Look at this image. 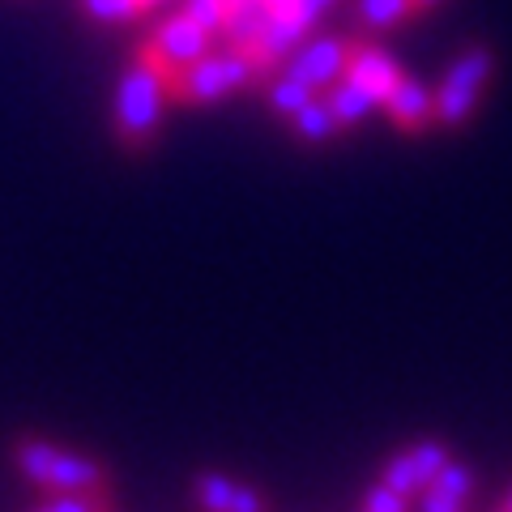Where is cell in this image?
I'll return each mask as SVG.
<instances>
[{
	"mask_svg": "<svg viewBox=\"0 0 512 512\" xmlns=\"http://www.w3.org/2000/svg\"><path fill=\"white\" fill-rule=\"evenodd\" d=\"M431 5H440V0H410V9H414V18H419V13H427Z\"/></svg>",
	"mask_w": 512,
	"mask_h": 512,
	"instance_id": "cell-20",
	"label": "cell"
},
{
	"mask_svg": "<svg viewBox=\"0 0 512 512\" xmlns=\"http://www.w3.org/2000/svg\"><path fill=\"white\" fill-rule=\"evenodd\" d=\"M491 77H495V52H491V47L487 43L461 47L457 60L444 69L440 86L431 90V94H436V128L461 133V128L474 120V111L483 107Z\"/></svg>",
	"mask_w": 512,
	"mask_h": 512,
	"instance_id": "cell-3",
	"label": "cell"
},
{
	"mask_svg": "<svg viewBox=\"0 0 512 512\" xmlns=\"http://www.w3.org/2000/svg\"><path fill=\"white\" fill-rule=\"evenodd\" d=\"M82 13L99 26H128L146 13V0H82Z\"/></svg>",
	"mask_w": 512,
	"mask_h": 512,
	"instance_id": "cell-16",
	"label": "cell"
},
{
	"mask_svg": "<svg viewBox=\"0 0 512 512\" xmlns=\"http://www.w3.org/2000/svg\"><path fill=\"white\" fill-rule=\"evenodd\" d=\"M167 73L158 69L150 56H133L128 69L116 86V107H111V133H116V146L137 158L146 154L158 141V128H163V111H167Z\"/></svg>",
	"mask_w": 512,
	"mask_h": 512,
	"instance_id": "cell-1",
	"label": "cell"
},
{
	"mask_svg": "<svg viewBox=\"0 0 512 512\" xmlns=\"http://www.w3.org/2000/svg\"><path fill=\"white\" fill-rule=\"evenodd\" d=\"M448 461H453V453H448L444 440H419V444H410V448H402V453H393L389 461H384L380 483L402 491V495H419Z\"/></svg>",
	"mask_w": 512,
	"mask_h": 512,
	"instance_id": "cell-7",
	"label": "cell"
},
{
	"mask_svg": "<svg viewBox=\"0 0 512 512\" xmlns=\"http://www.w3.org/2000/svg\"><path fill=\"white\" fill-rule=\"evenodd\" d=\"M355 18L363 26V35H389V30L406 26L414 18V9H410V0H359Z\"/></svg>",
	"mask_w": 512,
	"mask_h": 512,
	"instance_id": "cell-15",
	"label": "cell"
},
{
	"mask_svg": "<svg viewBox=\"0 0 512 512\" xmlns=\"http://www.w3.org/2000/svg\"><path fill=\"white\" fill-rule=\"evenodd\" d=\"M291 133H295L299 146H329V141L342 133V124H338V116L329 111L325 94H316L308 107L291 116Z\"/></svg>",
	"mask_w": 512,
	"mask_h": 512,
	"instance_id": "cell-13",
	"label": "cell"
},
{
	"mask_svg": "<svg viewBox=\"0 0 512 512\" xmlns=\"http://www.w3.org/2000/svg\"><path fill=\"white\" fill-rule=\"evenodd\" d=\"M214 35L205 26H197L188 18V13H171V18L154 30V35L137 47L141 56H150L163 73H175V69H184V64L192 60H201V56H210L214 52Z\"/></svg>",
	"mask_w": 512,
	"mask_h": 512,
	"instance_id": "cell-5",
	"label": "cell"
},
{
	"mask_svg": "<svg viewBox=\"0 0 512 512\" xmlns=\"http://www.w3.org/2000/svg\"><path fill=\"white\" fill-rule=\"evenodd\" d=\"M342 77L359 82L363 90H372L376 99L384 103V99H389V90L402 82L406 73H402V64L384 52L376 39H350V60H346V73Z\"/></svg>",
	"mask_w": 512,
	"mask_h": 512,
	"instance_id": "cell-10",
	"label": "cell"
},
{
	"mask_svg": "<svg viewBox=\"0 0 512 512\" xmlns=\"http://www.w3.org/2000/svg\"><path fill=\"white\" fill-rule=\"evenodd\" d=\"M346 60H350V39L346 35H308L291 52V60H286L282 69L325 94L346 73Z\"/></svg>",
	"mask_w": 512,
	"mask_h": 512,
	"instance_id": "cell-6",
	"label": "cell"
},
{
	"mask_svg": "<svg viewBox=\"0 0 512 512\" xmlns=\"http://www.w3.org/2000/svg\"><path fill=\"white\" fill-rule=\"evenodd\" d=\"M500 512H512V491L504 495V504H500Z\"/></svg>",
	"mask_w": 512,
	"mask_h": 512,
	"instance_id": "cell-21",
	"label": "cell"
},
{
	"mask_svg": "<svg viewBox=\"0 0 512 512\" xmlns=\"http://www.w3.org/2000/svg\"><path fill=\"white\" fill-rule=\"evenodd\" d=\"M252 86V69L239 52H210L201 60L184 64V69L167 73V99L180 103V107H205V103H218L235 90H248Z\"/></svg>",
	"mask_w": 512,
	"mask_h": 512,
	"instance_id": "cell-4",
	"label": "cell"
},
{
	"mask_svg": "<svg viewBox=\"0 0 512 512\" xmlns=\"http://www.w3.org/2000/svg\"><path fill=\"white\" fill-rule=\"evenodd\" d=\"M197 26H205L214 39H222V30H227V18H231V0H184V9Z\"/></svg>",
	"mask_w": 512,
	"mask_h": 512,
	"instance_id": "cell-18",
	"label": "cell"
},
{
	"mask_svg": "<svg viewBox=\"0 0 512 512\" xmlns=\"http://www.w3.org/2000/svg\"><path fill=\"white\" fill-rule=\"evenodd\" d=\"M316 94H320V90H312L308 82H299V77H291L286 69H278V73L261 86V99L269 103V111H274V116H286V120H291L295 111L308 107Z\"/></svg>",
	"mask_w": 512,
	"mask_h": 512,
	"instance_id": "cell-14",
	"label": "cell"
},
{
	"mask_svg": "<svg viewBox=\"0 0 512 512\" xmlns=\"http://www.w3.org/2000/svg\"><path fill=\"white\" fill-rule=\"evenodd\" d=\"M470 495H474V470L466 461H448V466L419 491V508L423 512H466Z\"/></svg>",
	"mask_w": 512,
	"mask_h": 512,
	"instance_id": "cell-11",
	"label": "cell"
},
{
	"mask_svg": "<svg viewBox=\"0 0 512 512\" xmlns=\"http://www.w3.org/2000/svg\"><path fill=\"white\" fill-rule=\"evenodd\" d=\"M35 512H111V495H107V487H99V491H60L47 504H39Z\"/></svg>",
	"mask_w": 512,
	"mask_h": 512,
	"instance_id": "cell-17",
	"label": "cell"
},
{
	"mask_svg": "<svg viewBox=\"0 0 512 512\" xmlns=\"http://www.w3.org/2000/svg\"><path fill=\"white\" fill-rule=\"evenodd\" d=\"M13 466L26 483H35L43 491H99L111 483V466L77 448H60L43 436H18L13 440Z\"/></svg>",
	"mask_w": 512,
	"mask_h": 512,
	"instance_id": "cell-2",
	"label": "cell"
},
{
	"mask_svg": "<svg viewBox=\"0 0 512 512\" xmlns=\"http://www.w3.org/2000/svg\"><path fill=\"white\" fill-rule=\"evenodd\" d=\"M325 103H329V111L338 116V124H342V133H350V128H359L372 111L380 107V99L372 90H363L359 82H350V77H338L329 90H325Z\"/></svg>",
	"mask_w": 512,
	"mask_h": 512,
	"instance_id": "cell-12",
	"label": "cell"
},
{
	"mask_svg": "<svg viewBox=\"0 0 512 512\" xmlns=\"http://www.w3.org/2000/svg\"><path fill=\"white\" fill-rule=\"evenodd\" d=\"M363 512H410V495L384 487V483H372L363 491Z\"/></svg>",
	"mask_w": 512,
	"mask_h": 512,
	"instance_id": "cell-19",
	"label": "cell"
},
{
	"mask_svg": "<svg viewBox=\"0 0 512 512\" xmlns=\"http://www.w3.org/2000/svg\"><path fill=\"white\" fill-rule=\"evenodd\" d=\"M380 111L389 116L397 133H406V137H423L436 128V94H431L419 77H402V82L389 90V99L380 103Z\"/></svg>",
	"mask_w": 512,
	"mask_h": 512,
	"instance_id": "cell-8",
	"label": "cell"
},
{
	"mask_svg": "<svg viewBox=\"0 0 512 512\" xmlns=\"http://www.w3.org/2000/svg\"><path fill=\"white\" fill-rule=\"evenodd\" d=\"M192 500H197L201 512H269L265 491L235 483V478L218 470H201L192 478Z\"/></svg>",
	"mask_w": 512,
	"mask_h": 512,
	"instance_id": "cell-9",
	"label": "cell"
},
{
	"mask_svg": "<svg viewBox=\"0 0 512 512\" xmlns=\"http://www.w3.org/2000/svg\"><path fill=\"white\" fill-rule=\"evenodd\" d=\"M154 5H158V0H146V9H154Z\"/></svg>",
	"mask_w": 512,
	"mask_h": 512,
	"instance_id": "cell-22",
	"label": "cell"
}]
</instances>
